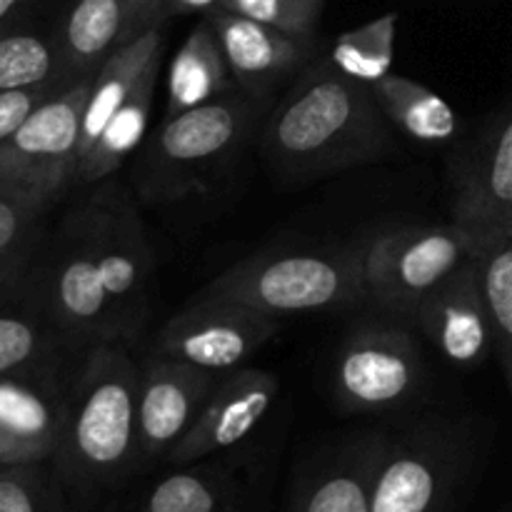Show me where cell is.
<instances>
[{
	"label": "cell",
	"mask_w": 512,
	"mask_h": 512,
	"mask_svg": "<svg viewBox=\"0 0 512 512\" xmlns=\"http://www.w3.org/2000/svg\"><path fill=\"white\" fill-rule=\"evenodd\" d=\"M153 263L135 200L100 185L65 218L40 270V315L70 345L125 343L143 325Z\"/></svg>",
	"instance_id": "obj_1"
},
{
	"label": "cell",
	"mask_w": 512,
	"mask_h": 512,
	"mask_svg": "<svg viewBox=\"0 0 512 512\" xmlns=\"http://www.w3.org/2000/svg\"><path fill=\"white\" fill-rule=\"evenodd\" d=\"M138 390L140 368L125 343L88 348L50 460L70 510H103V500L140 473Z\"/></svg>",
	"instance_id": "obj_2"
},
{
	"label": "cell",
	"mask_w": 512,
	"mask_h": 512,
	"mask_svg": "<svg viewBox=\"0 0 512 512\" xmlns=\"http://www.w3.org/2000/svg\"><path fill=\"white\" fill-rule=\"evenodd\" d=\"M263 150L275 173L308 180L375 163L393 138L373 88L315 58L270 113Z\"/></svg>",
	"instance_id": "obj_3"
},
{
	"label": "cell",
	"mask_w": 512,
	"mask_h": 512,
	"mask_svg": "<svg viewBox=\"0 0 512 512\" xmlns=\"http://www.w3.org/2000/svg\"><path fill=\"white\" fill-rule=\"evenodd\" d=\"M263 110V98L235 88L175 118H163L135 168L140 198L175 203L213 190L218 175L238 160Z\"/></svg>",
	"instance_id": "obj_4"
},
{
	"label": "cell",
	"mask_w": 512,
	"mask_h": 512,
	"mask_svg": "<svg viewBox=\"0 0 512 512\" xmlns=\"http://www.w3.org/2000/svg\"><path fill=\"white\" fill-rule=\"evenodd\" d=\"M480 455L478 435L458 423L383 433L370 512H463Z\"/></svg>",
	"instance_id": "obj_5"
},
{
	"label": "cell",
	"mask_w": 512,
	"mask_h": 512,
	"mask_svg": "<svg viewBox=\"0 0 512 512\" xmlns=\"http://www.w3.org/2000/svg\"><path fill=\"white\" fill-rule=\"evenodd\" d=\"M198 295L235 300L273 318L350 308L368 300L363 240L333 250L255 255L220 273Z\"/></svg>",
	"instance_id": "obj_6"
},
{
	"label": "cell",
	"mask_w": 512,
	"mask_h": 512,
	"mask_svg": "<svg viewBox=\"0 0 512 512\" xmlns=\"http://www.w3.org/2000/svg\"><path fill=\"white\" fill-rule=\"evenodd\" d=\"M90 78L50 93L25 123L0 143V190L48 208L78 178L80 130Z\"/></svg>",
	"instance_id": "obj_7"
},
{
	"label": "cell",
	"mask_w": 512,
	"mask_h": 512,
	"mask_svg": "<svg viewBox=\"0 0 512 512\" xmlns=\"http://www.w3.org/2000/svg\"><path fill=\"white\" fill-rule=\"evenodd\" d=\"M478 253L455 223L385 230L363 240L365 295L388 313L415 315L448 275Z\"/></svg>",
	"instance_id": "obj_8"
},
{
	"label": "cell",
	"mask_w": 512,
	"mask_h": 512,
	"mask_svg": "<svg viewBox=\"0 0 512 512\" xmlns=\"http://www.w3.org/2000/svg\"><path fill=\"white\" fill-rule=\"evenodd\" d=\"M423 380L425 360L410 330L365 323L340 345L333 390L345 413H390L410 403Z\"/></svg>",
	"instance_id": "obj_9"
},
{
	"label": "cell",
	"mask_w": 512,
	"mask_h": 512,
	"mask_svg": "<svg viewBox=\"0 0 512 512\" xmlns=\"http://www.w3.org/2000/svg\"><path fill=\"white\" fill-rule=\"evenodd\" d=\"M450 213L478 250L512 238V105L455 153Z\"/></svg>",
	"instance_id": "obj_10"
},
{
	"label": "cell",
	"mask_w": 512,
	"mask_h": 512,
	"mask_svg": "<svg viewBox=\"0 0 512 512\" xmlns=\"http://www.w3.org/2000/svg\"><path fill=\"white\" fill-rule=\"evenodd\" d=\"M278 328V318L243 303L195 295L193 303L163 325L155 338V355L223 375L253 358Z\"/></svg>",
	"instance_id": "obj_11"
},
{
	"label": "cell",
	"mask_w": 512,
	"mask_h": 512,
	"mask_svg": "<svg viewBox=\"0 0 512 512\" xmlns=\"http://www.w3.org/2000/svg\"><path fill=\"white\" fill-rule=\"evenodd\" d=\"M278 393L280 380L270 370L235 368L223 373L195 423L175 443L165 463H195L243 445L265 423Z\"/></svg>",
	"instance_id": "obj_12"
},
{
	"label": "cell",
	"mask_w": 512,
	"mask_h": 512,
	"mask_svg": "<svg viewBox=\"0 0 512 512\" xmlns=\"http://www.w3.org/2000/svg\"><path fill=\"white\" fill-rule=\"evenodd\" d=\"M218 378L220 373L163 355H153L140 365V470L165 463L175 443L195 423Z\"/></svg>",
	"instance_id": "obj_13"
},
{
	"label": "cell",
	"mask_w": 512,
	"mask_h": 512,
	"mask_svg": "<svg viewBox=\"0 0 512 512\" xmlns=\"http://www.w3.org/2000/svg\"><path fill=\"white\" fill-rule=\"evenodd\" d=\"M203 18L218 33L235 88L253 98L268 100L280 83L300 75L318 58V38L285 33L225 8L210 10Z\"/></svg>",
	"instance_id": "obj_14"
},
{
	"label": "cell",
	"mask_w": 512,
	"mask_h": 512,
	"mask_svg": "<svg viewBox=\"0 0 512 512\" xmlns=\"http://www.w3.org/2000/svg\"><path fill=\"white\" fill-rule=\"evenodd\" d=\"M425 335L455 365H480L495 350L493 318L485 298L480 255L465 260L415 313Z\"/></svg>",
	"instance_id": "obj_15"
},
{
	"label": "cell",
	"mask_w": 512,
	"mask_h": 512,
	"mask_svg": "<svg viewBox=\"0 0 512 512\" xmlns=\"http://www.w3.org/2000/svg\"><path fill=\"white\" fill-rule=\"evenodd\" d=\"M255 485L248 468L228 458L173 465L140 493L105 505L108 512H250Z\"/></svg>",
	"instance_id": "obj_16"
},
{
	"label": "cell",
	"mask_w": 512,
	"mask_h": 512,
	"mask_svg": "<svg viewBox=\"0 0 512 512\" xmlns=\"http://www.w3.org/2000/svg\"><path fill=\"white\" fill-rule=\"evenodd\" d=\"M383 433H363L323 450L298 470L288 512H370Z\"/></svg>",
	"instance_id": "obj_17"
},
{
	"label": "cell",
	"mask_w": 512,
	"mask_h": 512,
	"mask_svg": "<svg viewBox=\"0 0 512 512\" xmlns=\"http://www.w3.org/2000/svg\"><path fill=\"white\" fill-rule=\"evenodd\" d=\"M65 400L33 378H0V465L50 463L63 438Z\"/></svg>",
	"instance_id": "obj_18"
},
{
	"label": "cell",
	"mask_w": 512,
	"mask_h": 512,
	"mask_svg": "<svg viewBox=\"0 0 512 512\" xmlns=\"http://www.w3.org/2000/svg\"><path fill=\"white\" fill-rule=\"evenodd\" d=\"M125 0H75L60 25L58 78L65 85L90 78L123 45Z\"/></svg>",
	"instance_id": "obj_19"
},
{
	"label": "cell",
	"mask_w": 512,
	"mask_h": 512,
	"mask_svg": "<svg viewBox=\"0 0 512 512\" xmlns=\"http://www.w3.org/2000/svg\"><path fill=\"white\" fill-rule=\"evenodd\" d=\"M230 90H235V83L223 45L213 25L203 18L170 60L163 118H175L185 110L218 100Z\"/></svg>",
	"instance_id": "obj_20"
},
{
	"label": "cell",
	"mask_w": 512,
	"mask_h": 512,
	"mask_svg": "<svg viewBox=\"0 0 512 512\" xmlns=\"http://www.w3.org/2000/svg\"><path fill=\"white\" fill-rule=\"evenodd\" d=\"M160 55H155L145 65V70L140 73L138 83L133 85L125 103L120 105L118 113L105 125L100 138L93 143V148L80 158L75 183H100V180H108L145 140L150 113H153L160 65H163Z\"/></svg>",
	"instance_id": "obj_21"
},
{
	"label": "cell",
	"mask_w": 512,
	"mask_h": 512,
	"mask_svg": "<svg viewBox=\"0 0 512 512\" xmlns=\"http://www.w3.org/2000/svg\"><path fill=\"white\" fill-rule=\"evenodd\" d=\"M160 53H163V35H160V28H153L140 38L128 40L120 48H115L113 55L100 65L98 73L93 75L88 103H85L83 130H80V158L93 148L105 125L125 103L145 65Z\"/></svg>",
	"instance_id": "obj_22"
},
{
	"label": "cell",
	"mask_w": 512,
	"mask_h": 512,
	"mask_svg": "<svg viewBox=\"0 0 512 512\" xmlns=\"http://www.w3.org/2000/svg\"><path fill=\"white\" fill-rule=\"evenodd\" d=\"M373 93L388 123H393L413 140L445 143L458 133V113L450 108L443 95L418 80L390 73L373 85Z\"/></svg>",
	"instance_id": "obj_23"
},
{
	"label": "cell",
	"mask_w": 512,
	"mask_h": 512,
	"mask_svg": "<svg viewBox=\"0 0 512 512\" xmlns=\"http://www.w3.org/2000/svg\"><path fill=\"white\" fill-rule=\"evenodd\" d=\"M395 38H398V13H385L340 35L328 58L340 73L373 88L378 80L393 73Z\"/></svg>",
	"instance_id": "obj_24"
},
{
	"label": "cell",
	"mask_w": 512,
	"mask_h": 512,
	"mask_svg": "<svg viewBox=\"0 0 512 512\" xmlns=\"http://www.w3.org/2000/svg\"><path fill=\"white\" fill-rule=\"evenodd\" d=\"M485 298L493 318L495 353L512 398V238L480 250Z\"/></svg>",
	"instance_id": "obj_25"
},
{
	"label": "cell",
	"mask_w": 512,
	"mask_h": 512,
	"mask_svg": "<svg viewBox=\"0 0 512 512\" xmlns=\"http://www.w3.org/2000/svg\"><path fill=\"white\" fill-rule=\"evenodd\" d=\"M0 512H73L50 463L3 465Z\"/></svg>",
	"instance_id": "obj_26"
},
{
	"label": "cell",
	"mask_w": 512,
	"mask_h": 512,
	"mask_svg": "<svg viewBox=\"0 0 512 512\" xmlns=\"http://www.w3.org/2000/svg\"><path fill=\"white\" fill-rule=\"evenodd\" d=\"M45 205L0 190V290L25 270L35 245Z\"/></svg>",
	"instance_id": "obj_27"
},
{
	"label": "cell",
	"mask_w": 512,
	"mask_h": 512,
	"mask_svg": "<svg viewBox=\"0 0 512 512\" xmlns=\"http://www.w3.org/2000/svg\"><path fill=\"white\" fill-rule=\"evenodd\" d=\"M58 75V53L35 33H10L0 38V93L50 85Z\"/></svg>",
	"instance_id": "obj_28"
},
{
	"label": "cell",
	"mask_w": 512,
	"mask_h": 512,
	"mask_svg": "<svg viewBox=\"0 0 512 512\" xmlns=\"http://www.w3.org/2000/svg\"><path fill=\"white\" fill-rule=\"evenodd\" d=\"M328 0H225L223 8L285 33L318 38Z\"/></svg>",
	"instance_id": "obj_29"
},
{
	"label": "cell",
	"mask_w": 512,
	"mask_h": 512,
	"mask_svg": "<svg viewBox=\"0 0 512 512\" xmlns=\"http://www.w3.org/2000/svg\"><path fill=\"white\" fill-rule=\"evenodd\" d=\"M55 90L58 88H50V85L30 90H3L0 93V143L8 140L25 123V118Z\"/></svg>",
	"instance_id": "obj_30"
},
{
	"label": "cell",
	"mask_w": 512,
	"mask_h": 512,
	"mask_svg": "<svg viewBox=\"0 0 512 512\" xmlns=\"http://www.w3.org/2000/svg\"><path fill=\"white\" fill-rule=\"evenodd\" d=\"M165 0H125V33L123 43L140 38L148 30L160 28Z\"/></svg>",
	"instance_id": "obj_31"
},
{
	"label": "cell",
	"mask_w": 512,
	"mask_h": 512,
	"mask_svg": "<svg viewBox=\"0 0 512 512\" xmlns=\"http://www.w3.org/2000/svg\"><path fill=\"white\" fill-rule=\"evenodd\" d=\"M225 0H165L163 20L175 18V15H208L210 10L223 8Z\"/></svg>",
	"instance_id": "obj_32"
},
{
	"label": "cell",
	"mask_w": 512,
	"mask_h": 512,
	"mask_svg": "<svg viewBox=\"0 0 512 512\" xmlns=\"http://www.w3.org/2000/svg\"><path fill=\"white\" fill-rule=\"evenodd\" d=\"M28 3H33V0H0V23H3L5 18H10L13 13H18V10L25 8Z\"/></svg>",
	"instance_id": "obj_33"
},
{
	"label": "cell",
	"mask_w": 512,
	"mask_h": 512,
	"mask_svg": "<svg viewBox=\"0 0 512 512\" xmlns=\"http://www.w3.org/2000/svg\"><path fill=\"white\" fill-rule=\"evenodd\" d=\"M498 512H512V498H510V500H508V503H505V505H503V508H500Z\"/></svg>",
	"instance_id": "obj_34"
},
{
	"label": "cell",
	"mask_w": 512,
	"mask_h": 512,
	"mask_svg": "<svg viewBox=\"0 0 512 512\" xmlns=\"http://www.w3.org/2000/svg\"><path fill=\"white\" fill-rule=\"evenodd\" d=\"M98 512H108V510H105V508H103V510H98Z\"/></svg>",
	"instance_id": "obj_35"
},
{
	"label": "cell",
	"mask_w": 512,
	"mask_h": 512,
	"mask_svg": "<svg viewBox=\"0 0 512 512\" xmlns=\"http://www.w3.org/2000/svg\"><path fill=\"white\" fill-rule=\"evenodd\" d=\"M0 468H3V465H0Z\"/></svg>",
	"instance_id": "obj_36"
}]
</instances>
